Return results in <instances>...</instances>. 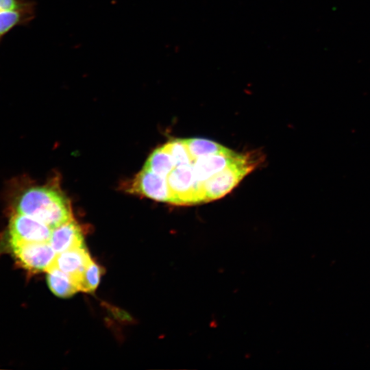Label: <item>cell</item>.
Masks as SVG:
<instances>
[{
	"mask_svg": "<svg viewBox=\"0 0 370 370\" xmlns=\"http://www.w3.org/2000/svg\"><path fill=\"white\" fill-rule=\"evenodd\" d=\"M91 261L86 247H81L57 254L53 265L70 275L78 286L82 274Z\"/></svg>",
	"mask_w": 370,
	"mask_h": 370,
	"instance_id": "ba28073f",
	"label": "cell"
},
{
	"mask_svg": "<svg viewBox=\"0 0 370 370\" xmlns=\"http://www.w3.org/2000/svg\"><path fill=\"white\" fill-rule=\"evenodd\" d=\"M47 280L51 291L60 297H69L79 291L75 280L55 266L47 271Z\"/></svg>",
	"mask_w": 370,
	"mask_h": 370,
	"instance_id": "30bf717a",
	"label": "cell"
},
{
	"mask_svg": "<svg viewBox=\"0 0 370 370\" xmlns=\"http://www.w3.org/2000/svg\"><path fill=\"white\" fill-rule=\"evenodd\" d=\"M238 156V153L227 149L219 153L197 158L193 162V169L196 180L203 183L213 175L229 166Z\"/></svg>",
	"mask_w": 370,
	"mask_h": 370,
	"instance_id": "52a82bcc",
	"label": "cell"
},
{
	"mask_svg": "<svg viewBox=\"0 0 370 370\" xmlns=\"http://www.w3.org/2000/svg\"><path fill=\"white\" fill-rule=\"evenodd\" d=\"M36 9L33 0H0V11Z\"/></svg>",
	"mask_w": 370,
	"mask_h": 370,
	"instance_id": "2e32d148",
	"label": "cell"
},
{
	"mask_svg": "<svg viewBox=\"0 0 370 370\" xmlns=\"http://www.w3.org/2000/svg\"><path fill=\"white\" fill-rule=\"evenodd\" d=\"M254 167L246 156H239L229 166L202 183L206 202L218 199L230 193Z\"/></svg>",
	"mask_w": 370,
	"mask_h": 370,
	"instance_id": "3957f363",
	"label": "cell"
},
{
	"mask_svg": "<svg viewBox=\"0 0 370 370\" xmlns=\"http://www.w3.org/2000/svg\"><path fill=\"white\" fill-rule=\"evenodd\" d=\"M166 180L173 204L193 205L206 202L202 183L195 178L193 162L175 166Z\"/></svg>",
	"mask_w": 370,
	"mask_h": 370,
	"instance_id": "7a4b0ae2",
	"label": "cell"
},
{
	"mask_svg": "<svg viewBox=\"0 0 370 370\" xmlns=\"http://www.w3.org/2000/svg\"><path fill=\"white\" fill-rule=\"evenodd\" d=\"M127 191L156 201L172 204V197L166 177L145 168H143L131 181Z\"/></svg>",
	"mask_w": 370,
	"mask_h": 370,
	"instance_id": "8992f818",
	"label": "cell"
},
{
	"mask_svg": "<svg viewBox=\"0 0 370 370\" xmlns=\"http://www.w3.org/2000/svg\"><path fill=\"white\" fill-rule=\"evenodd\" d=\"M163 146L171 154L175 167L193 162L184 139L171 140Z\"/></svg>",
	"mask_w": 370,
	"mask_h": 370,
	"instance_id": "5bb4252c",
	"label": "cell"
},
{
	"mask_svg": "<svg viewBox=\"0 0 370 370\" xmlns=\"http://www.w3.org/2000/svg\"><path fill=\"white\" fill-rule=\"evenodd\" d=\"M10 246L19 264L33 273L47 272L57 254L49 242L17 243Z\"/></svg>",
	"mask_w": 370,
	"mask_h": 370,
	"instance_id": "277c9868",
	"label": "cell"
},
{
	"mask_svg": "<svg viewBox=\"0 0 370 370\" xmlns=\"http://www.w3.org/2000/svg\"><path fill=\"white\" fill-rule=\"evenodd\" d=\"M51 231L42 222L16 212L9 225L10 243L49 242Z\"/></svg>",
	"mask_w": 370,
	"mask_h": 370,
	"instance_id": "5b68a950",
	"label": "cell"
},
{
	"mask_svg": "<svg viewBox=\"0 0 370 370\" xmlns=\"http://www.w3.org/2000/svg\"><path fill=\"white\" fill-rule=\"evenodd\" d=\"M143 168L166 177L175 165L171 154L162 145L151 153Z\"/></svg>",
	"mask_w": 370,
	"mask_h": 370,
	"instance_id": "7c38bea8",
	"label": "cell"
},
{
	"mask_svg": "<svg viewBox=\"0 0 370 370\" xmlns=\"http://www.w3.org/2000/svg\"><path fill=\"white\" fill-rule=\"evenodd\" d=\"M18 213L32 217L51 229L73 219L69 201L58 188L35 186L25 190L16 204Z\"/></svg>",
	"mask_w": 370,
	"mask_h": 370,
	"instance_id": "6da1fadb",
	"label": "cell"
},
{
	"mask_svg": "<svg viewBox=\"0 0 370 370\" xmlns=\"http://www.w3.org/2000/svg\"><path fill=\"white\" fill-rule=\"evenodd\" d=\"M49 242L57 254L85 247L81 229L73 218L52 229Z\"/></svg>",
	"mask_w": 370,
	"mask_h": 370,
	"instance_id": "9c48e42d",
	"label": "cell"
},
{
	"mask_svg": "<svg viewBox=\"0 0 370 370\" xmlns=\"http://www.w3.org/2000/svg\"><path fill=\"white\" fill-rule=\"evenodd\" d=\"M101 273L100 267L92 260L79 278V291L93 292L99 283Z\"/></svg>",
	"mask_w": 370,
	"mask_h": 370,
	"instance_id": "9a60e30c",
	"label": "cell"
},
{
	"mask_svg": "<svg viewBox=\"0 0 370 370\" xmlns=\"http://www.w3.org/2000/svg\"><path fill=\"white\" fill-rule=\"evenodd\" d=\"M36 9L0 11V42L14 28L29 24L36 16Z\"/></svg>",
	"mask_w": 370,
	"mask_h": 370,
	"instance_id": "8fae6325",
	"label": "cell"
},
{
	"mask_svg": "<svg viewBox=\"0 0 370 370\" xmlns=\"http://www.w3.org/2000/svg\"><path fill=\"white\" fill-rule=\"evenodd\" d=\"M193 162L199 158L219 153L227 148L212 140L193 138L184 139Z\"/></svg>",
	"mask_w": 370,
	"mask_h": 370,
	"instance_id": "4fadbf2b",
	"label": "cell"
}]
</instances>
